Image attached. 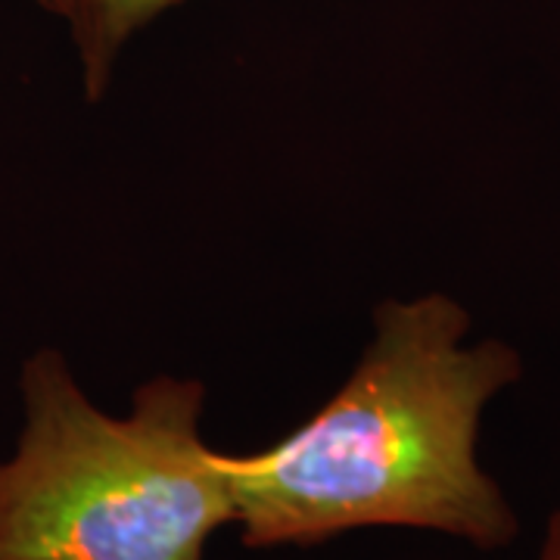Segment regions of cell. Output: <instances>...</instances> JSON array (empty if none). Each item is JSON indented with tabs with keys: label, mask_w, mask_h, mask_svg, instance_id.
Listing matches in <instances>:
<instances>
[{
	"label": "cell",
	"mask_w": 560,
	"mask_h": 560,
	"mask_svg": "<svg viewBox=\"0 0 560 560\" xmlns=\"http://www.w3.org/2000/svg\"><path fill=\"white\" fill-rule=\"evenodd\" d=\"M20 389L25 427L0 460V560H206L237 521L228 452L202 440L200 381L140 383L119 418L62 352L38 349Z\"/></svg>",
	"instance_id": "7a4b0ae2"
},
{
	"label": "cell",
	"mask_w": 560,
	"mask_h": 560,
	"mask_svg": "<svg viewBox=\"0 0 560 560\" xmlns=\"http://www.w3.org/2000/svg\"><path fill=\"white\" fill-rule=\"evenodd\" d=\"M180 3L187 0H66L62 20L79 50L84 101H103L125 44Z\"/></svg>",
	"instance_id": "3957f363"
},
{
	"label": "cell",
	"mask_w": 560,
	"mask_h": 560,
	"mask_svg": "<svg viewBox=\"0 0 560 560\" xmlns=\"http://www.w3.org/2000/svg\"><path fill=\"white\" fill-rule=\"evenodd\" d=\"M470 312L445 293L386 300L340 389L275 445L228 455L246 548L320 545L352 529L442 533L480 551L521 521L480 464L492 399L521 383V352L467 342Z\"/></svg>",
	"instance_id": "6da1fadb"
},
{
	"label": "cell",
	"mask_w": 560,
	"mask_h": 560,
	"mask_svg": "<svg viewBox=\"0 0 560 560\" xmlns=\"http://www.w3.org/2000/svg\"><path fill=\"white\" fill-rule=\"evenodd\" d=\"M35 7L40 10H47V13H54V16H60L62 20V10H66V0H32Z\"/></svg>",
	"instance_id": "277c9868"
}]
</instances>
